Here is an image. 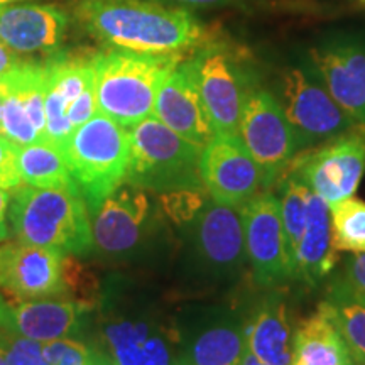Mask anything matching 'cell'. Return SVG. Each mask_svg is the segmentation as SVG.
<instances>
[{
	"mask_svg": "<svg viewBox=\"0 0 365 365\" xmlns=\"http://www.w3.org/2000/svg\"><path fill=\"white\" fill-rule=\"evenodd\" d=\"M78 17L91 34L118 49L185 54L205 43V27L186 9L158 0H81Z\"/></svg>",
	"mask_w": 365,
	"mask_h": 365,
	"instance_id": "cell-1",
	"label": "cell"
},
{
	"mask_svg": "<svg viewBox=\"0 0 365 365\" xmlns=\"http://www.w3.org/2000/svg\"><path fill=\"white\" fill-rule=\"evenodd\" d=\"M9 217L22 244L61 254H86L93 247L90 212L78 186H21L12 198Z\"/></svg>",
	"mask_w": 365,
	"mask_h": 365,
	"instance_id": "cell-2",
	"label": "cell"
},
{
	"mask_svg": "<svg viewBox=\"0 0 365 365\" xmlns=\"http://www.w3.org/2000/svg\"><path fill=\"white\" fill-rule=\"evenodd\" d=\"M182 59L185 54L118 48L97 54L98 112L127 129L150 117L164 78Z\"/></svg>",
	"mask_w": 365,
	"mask_h": 365,
	"instance_id": "cell-3",
	"label": "cell"
},
{
	"mask_svg": "<svg viewBox=\"0 0 365 365\" xmlns=\"http://www.w3.org/2000/svg\"><path fill=\"white\" fill-rule=\"evenodd\" d=\"M269 90L281 103L304 150L357 125L331 97L308 53L293 54L282 63Z\"/></svg>",
	"mask_w": 365,
	"mask_h": 365,
	"instance_id": "cell-4",
	"label": "cell"
},
{
	"mask_svg": "<svg viewBox=\"0 0 365 365\" xmlns=\"http://www.w3.org/2000/svg\"><path fill=\"white\" fill-rule=\"evenodd\" d=\"M130 159L125 181L145 191L205 190L200 176L202 149L150 115L129 127Z\"/></svg>",
	"mask_w": 365,
	"mask_h": 365,
	"instance_id": "cell-5",
	"label": "cell"
},
{
	"mask_svg": "<svg viewBox=\"0 0 365 365\" xmlns=\"http://www.w3.org/2000/svg\"><path fill=\"white\" fill-rule=\"evenodd\" d=\"M63 154L73 181L91 210L125 181L130 159L129 129L98 112L73 130Z\"/></svg>",
	"mask_w": 365,
	"mask_h": 365,
	"instance_id": "cell-6",
	"label": "cell"
},
{
	"mask_svg": "<svg viewBox=\"0 0 365 365\" xmlns=\"http://www.w3.org/2000/svg\"><path fill=\"white\" fill-rule=\"evenodd\" d=\"M242 143L262 171L264 190L277 182L303 149L281 103L267 86L257 81L249 90L239 122Z\"/></svg>",
	"mask_w": 365,
	"mask_h": 365,
	"instance_id": "cell-7",
	"label": "cell"
},
{
	"mask_svg": "<svg viewBox=\"0 0 365 365\" xmlns=\"http://www.w3.org/2000/svg\"><path fill=\"white\" fill-rule=\"evenodd\" d=\"M213 134H239V122L257 73L249 71L230 49L208 44L188 59Z\"/></svg>",
	"mask_w": 365,
	"mask_h": 365,
	"instance_id": "cell-8",
	"label": "cell"
},
{
	"mask_svg": "<svg viewBox=\"0 0 365 365\" xmlns=\"http://www.w3.org/2000/svg\"><path fill=\"white\" fill-rule=\"evenodd\" d=\"M98 331V352L112 365H173L181 352L178 325L149 312L110 313Z\"/></svg>",
	"mask_w": 365,
	"mask_h": 365,
	"instance_id": "cell-9",
	"label": "cell"
},
{
	"mask_svg": "<svg viewBox=\"0 0 365 365\" xmlns=\"http://www.w3.org/2000/svg\"><path fill=\"white\" fill-rule=\"evenodd\" d=\"M287 168L328 207L354 196L365 175V124L354 125L317 148L301 150Z\"/></svg>",
	"mask_w": 365,
	"mask_h": 365,
	"instance_id": "cell-10",
	"label": "cell"
},
{
	"mask_svg": "<svg viewBox=\"0 0 365 365\" xmlns=\"http://www.w3.org/2000/svg\"><path fill=\"white\" fill-rule=\"evenodd\" d=\"M245 255L255 284L274 289L294 279L279 196L261 191L240 207Z\"/></svg>",
	"mask_w": 365,
	"mask_h": 365,
	"instance_id": "cell-11",
	"label": "cell"
},
{
	"mask_svg": "<svg viewBox=\"0 0 365 365\" xmlns=\"http://www.w3.org/2000/svg\"><path fill=\"white\" fill-rule=\"evenodd\" d=\"M307 53L336 103L365 124V29L330 31Z\"/></svg>",
	"mask_w": 365,
	"mask_h": 365,
	"instance_id": "cell-12",
	"label": "cell"
},
{
	"mask_svg": "<svg viewBox=\"0 0 365 365\" xmlns=\"http://www.w3.org/2000/svg\"><path fill=\"white\" fill-rule=\"evenodd\" d=\"M190 223V247L200 271L217 281L239 276L247 262L240 208L210 198Z\"/></svg>",
	"mask_w": 365,
	"mask_h": 365,
	"instance_id": "cell-13",
	"label": "cell"
},
{
	"mask_svg": "<svg viewBox=\"0 0 365 365\" xmlns=\"http://www.w3.org/2000/svg\"><path fill=\"white\" fill-rule=\"evenodd\" d=\"M200 176L213 202L242 207L264 190L259 164L239 134H217L202 149Z\"/></svg>",
	"mask_w": 365,
	"mask_h": 365,
	"instance_id": "cell-14",
	"label": "cell"
},
{
	"mask_svg": "<svg viewBox=\"0 0 365 365\" xmlns=\"http://www.w3.org/2000/svg\"><path fill=\"white\" fill-rule=\"evenodd\" d=\"M0 83V135L17 148L46 143V65L19 63Z\"/></svg>",
	"mask_w": 365,
	"mask_h": 365,
	"instance_id": "cell-15",
	"label": "cell"
},
{
	"mask_svg": "<svg viewBox=\"0 0 365 365\" xmlns=\"http://www.w3.org/2000/svg\"><path fill=\"white\" fill-rule=\"evenodd\" d=\"M88 212L93 244L107 254L130 252L149 230V196L127 181Z\"/></svg>",
	"mask_w": 365,
	"mask_h": 365,
	"instance_id": "cell-16",
	"label": "cell"
},
{
	"mask_svg": "<svg viewBox=\"0 0 365 365\" xmlns=\"http://www.w3.org/2000/svg\"><path fill=\"white\" fill-rule=\"evenodd\" d=\"M65 254L38 245L0 247V289L17 299H44L65 291Z\"/></svg>",
	"mask_w": 365,
	"mask_h": 365,
	"instance_id": "cell-17",
	"label": "cell"
},
{
	"mask_svg": "<svg viewBox=\"0 0 365 365\" xmlns=\"http://www.w3.org/2000/svg\"><path fill=\"white\" fill-rule=\"evenodd\" d=\"M181 335V357L191 365H239L245 352L244 318L227 308H210L195 314Z\"/></svg>",
	"mask_w": 365,
	"mask_h": 365,
	"instance_id": "cell-18",
	"label": "cell"
},
{
	"mask_svg": "<svg viewBox=\"0 0 365 365\" xmlns=\"http://www.w3.org/2000/svg\"><path fill=\"white\" fill-rule=\"evenodd\" d=\"M153 115L200 148H205L215 135L188 59H182L168 73L158 91Z\"/></svg>",
	"mask_w": 365,
	"mask_h": 365,
	"instance_id": "cell-19",
	"label": "cell"
},
{
	"mask_svg": "<svg viewBox=\"0 0 365 365\" xmlns=\"http://www.w3.org/2000/svg\"><path fill=\"white\" fill-rule=\"evenodd\" d=\"M97 83V56L54 58L46 63V143L63 150L73 134L71 105Z\"/></svg>",
	"mask_w": 365,
	"mask_h": 365,
	"instance_id": "cell-20",
	"label": "cell"
},
{
	"mask_svg": "<svg viewBox=\"0 0 365 365\" xmlns=\"http://www.w3.org/2000/svg\"><path fill=\"white\" fill-rule=\"evenodd\" d=\"M68 29V14L49 4L0 6V44L12 53L54 51Z\"/></svg>",
	"mask_w": 365,
	"mask_h": 365,
	"instance_id": "cell-21",
	"label": "cell"
},
{
	"mask_svg": "<svg viewBox=\"0 0 365 365\" xmlns=\"http://www.w3.org/2000/svg\"><path fill=\"white\" fill-rule=\"evenodd\" d=\"M245 346L266 365H291L293 327L286 298L274 289L255 303L244 319Z\"/></svg>",
	"mask_w": 365,
	"mask_h": 365,
	"instance_id": "cell-22",
	"label": "cell"
},
{
	"mask_svg": "<svg viewBox=\"0 0 365 365\" xmlns=\"http://www.w3.org/2000/svg\"><path fill=\"white\" fill-rule=\"evenodd\" d=\"M335 264L336 250L331 242L330 207L313 193L307 225L293 252L294 279L313 287L325 279Z\"/></svg>",
	"mask_w": 365,
	"mask_h": 365,
	"instance_id": "cell-23",
	"label": "cell"
},
{
	"mask_svg": "<svg viewBox=\"0 0 365 365\" xmlns=\"http://www.w3.org/2000/svg\"><path fill=\"white\" fill-rule=\"evenodd\" d=\"M85 312V304L75 301H24L16 308H9L4 330L46 344L70 336L76 330L80 317Z\"/></svg>",
	"mask_w": 365,
	"mask_h": 365,
	"instance_id": "cell-24",
	"label": "cell"
},
{
	"mask_svg": "<svg viewBox=\"0 0 365 365\" xmlns=\"http://www.w3.org/2000/svg\"><path fill=\"white\" fill-rule=\"evenodd\" d=\"M291 365H357L322 303L293 328Z\"/></svg>",
	"mask_w": 365,
	"mask_h": 365,
	"instance_id": "cell-25",
	"label": "cell"
},
{
	"mask_svg": "<svg viewBox=\"0 0 365 365\" xmlns=\"http://www.w3.org/2000/svg\"><path fill=\"white\" fill-rule=\"evenodd\" d=\"M322 304L344 336L355 364L365 365V296L339 276L328 284Z\"/></svg>",
	"mask_w": 365,
	"mask_h": 365,
	"instance_id": "cell-26",
	"label": "cell"
},
{
	"mask_svg": "<svg viewBox=\"0 0 365 365\" xmlns=\"http://www.w3.org/2000/svg\"><path fill=\"white\" fill-rule=\"evenodd\" d=\"M17 168L22 182L34 188L76 186L63 150L51 143H34L17 148Z\"/></svg>",
	"mask_w": 365,
	"mask_h": 365,
	"instance_id": "cell-27",
	"label": "cell"
},
{
	"mask_svg": "<svg viewBox=\"0 0 365 365\" xmlns=\"http://www.w3.org/2000/svg\"><path fill=\"white\" fill-rule=\"evenodd\" d=\"M331 242L336 252H365V202L349 196L330 207Z\"/></svg>",
	"mask_w": 365,
	"mask_h": 365,
	"instance_id": "cell-28",
	"label": "cell"
},
{
	"mask_svg": "<svg viewBox=\"0 0 365 365\" xmlns=\"http://www.w3.org/2000/svg\"><path fill=\"white\" fill-rule=\"evenodd\" d=\"M0 341L6 350L7 365H44L43 341L26 339L0 328Z\"/></svg>",
	"mask_w": 365,
	"mask_h": 365,
	"instance_id": "cell-29",
	"label": "cell"
},
{
	"mask_svg": "<svg viewBox=\"0 0 365 365\" xmlns=\"http://www.w3.org/2000/svg\"><path fill=\"white\" fill-rule=\"evenodd\" d=\"M91 350L93 349L70 336L46 341L43 344L44 365H88Z\"/></svg>",
	"mask_w": 365,
	"mask_h": 365,
	"instance_id": "cell-30",
	"label": "cell"
},
{
	"mask_svg": "<svg viewBox=\"0 0 365 365\" xmlns=\"http://www.w3.org/2000/svg\"><path fill=\"white\" fill-rule=\"evenodd\" d=\"M203 190H180L163 193V208L176 223H190L203 208Z\"/></svg>",
	"mask_w": 365,
	"mask_h": 365,
	"instance_id": "cell-31",
	"label": "cell"
},
{
	"mask_svg": "<svg viewBox=\"0 0 365 365\" xmlns=\"http://www.w3.org/2000/svg\"><path fill=\"white\" fill-rule=\"evenodd\" d=\"M21 186L22 180L19 168H17V145L0 135V188L16 191Z\"/></svg>",
	"mask_w": 365,
	"mask_h": 365,
	"instance_id": "cell-32",
	"label": "cell"
},
{
	"mask_svg": "<svg viewBox=\"0 0 365 365\" xmlns=\"http://www.w3.org/2000/svg\"><path fill=\"white\" fill-rule=\"evenodd\" d=\"M346 282H350L360 294L365 296V252L352 254L345 261L344 274Z\"/></svg>",
	"mask_w": 365,
	"mask_h": 365,
	"instance_id": "cell-33",
	"label": "cell"
},
{
	"mask_svg": "<svg viewBox=\"0 0 365 365\" xmlns=\"http://www.w3.org/2000/svg\"><path fill=\"white\" fill-rule=\"evenodd\" d=\"M158 2L166 4L171 7H217L227 6V4L235 2V0H158Z\"/></svg>",
	"mask_w": 365,
	"mask_h": 365,
	"instance_id": "cell-34",
	"label": "cell"
},
{
	"mask_svg": "<svg viewBox=\"0 0 365 365\" xmlns=\"http://www.w3.org/2000/svg\"><path fill=\"white\" fill-rule=\"evenodd\" d=\"M9 208H11V196H9V191L0 188V242H4L9 237Z\"/></svg>",
	"mask_w": 365,
	"mask_h": 365,
	"instance_id": "cell-35",
	"label": "cell"
},
{
	"mask_svg": "<svg viewBox=\"0 0 365 365\" xmlns=\"http://www.w3.org/2000/svg\"><path fill=\"white\" fill-rule=\"evenodd\" d=\"M19 63L21 59L16 53H12L11 49L6 48V46L0 44V78H2L4 75H7L9 71H12Z\"/></svg>",
	"mask_w": 365,
	"mask_h": 365,
	"instance_id": "cell-36",
	"label": "cell"
},
{
	"mask_svg": "<svg viewBox=\"0 0 365 365\" xmlns=\"http://www.w3.org/2000/svg\"><path fill=\"white\" fill-rule=\"evenodd\" d=\"M88 365H112V364H110V360L105 357L102 352H98V350H91V357H90Z\"/></svg>",
	"mask_w": 365,
	"mask_h": 365,
	"instance_id": "cell-37",
	"label": "cell"
},
{
	"mask_svg": "<svg viewBox=\"0 0 365 365\" xmlns=\"http://www.w3.org/2000/svg\"><path fill=\"white\" fill-rule=\"evenodd\" d=\"M239 365H266V364L261 362V360L255 357V355H252L247 349H245V352H244V355H242Z\"/></svg>",
	"mask_w": 365,
	"mask_h": 365,
	"instance_id": "cell-38",
	"label": "cell"
},
{
	"mask_svg": "<svg viewBox=\"0 0 365 365\" xmlns=\"http://www.w3.org/2000/svg\"><path fill=\"white\" fill-rule=\"evenodd\" d=\"M7 314H9V308L2 303V301H0V328H6Z\"/></svg>",
	"mask_w": 365,
	"mask_h": 365,
	"instance_id": "cell-39",
	"label": "cell"
},
{
	"mask_svg": "<svg viewBox=\"0 0 365 365\" xmlns=\"http://www.w3.org/2000/svg\"><path fill=\"white\" fill-rule=\"evenodd\" d=\"M0 365H7V360H6V350H4L2 341H0Z\"/></svg>",
	"mask_w": 365,
	"mask_h": 365,
	"instance_id": "cell-40",
	"label": "cell"
},
{
	"mask_svg": "<svg viewBox=\"0 0 365 365\" xmlns=\"http://www.w3.org/2000/svg\"><path fill=\"white\" fill-rule=\"evenodd\" d=\"M173 365H191L190 362H188V360H186L185 357H181V355H180V357H178L176 359V362L175 364H173Z\"/></svg>",
	"mask_w": 365,
	"mask_h": 365,
	"instance_id": "cell-41",
	"label": "cell"
},
{
	"mask_svg": "<svg viewBox=\"0 0 365 365\" xmlns=\"http://www.w3.org/2000/svg\"><path fill=\"white\" fill-rule=\"evenodd\" d=\"M2 103H4V88H2V83H0V112H2Z\"/></svg>",
	"mask_w": 365,
	"mask_h": 365,
	"instance_id": "cell-42",
	"label": "cell"
},
{
	"mask_svg": "<svg viewBox=\"0 0 365 365\" xmlns=\"http://www.w3.org/2000/svg\"><path fill=\"white\" fill-rule=\"evenodd\" d=\"M19 0H0V6H7V4H16Z\"/></svg>",
	"mask_w": 365,
	"mask_h": 365,
	"instance_id": "cell-43",
	"label": "cell"
},
{
	"mask_svg": "<svg viewBox=\"0 0 365 365\" xmlns=\"http://www.w3.org/2000/svg\"><path fill=\"white\" fill-rule=\"evenodd\" d=\"M354 2H359V4H365V0H354Z\"/></svg>",
	"mask_w": 365,
	"mask_h": 365,
	"instance_id": "cell-44",
	"label": "cell"
}]
</instances>
